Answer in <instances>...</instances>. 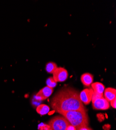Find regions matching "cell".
I'll return each mask as SVG.
<instances>
[{
  "instance_id": "obj_2",
  "label": "cell",
  "mask_w": 116,
  "mask_h": 130,
  "mask_svg": "<svg viewBox=\"0 0 116 130\" xmlns=\"http://www.w3.org/2000/svg\"><path fill=\"white\" fill-rule=\"evenodd\" d=\"M59 113L64 117L70 124L76 128L89 125V117L87 110H72Z\"/></svg>"
},
{
  "instance_id": "obj_3",
  "label": "cell",
  "mask_w": 116,
  "mask_h": 130,
  "mask_svg": "<svg viewBox=\"0 0 116 130\" xmlns=\"http://www.w3.org/2000/svg\"><path fill=\"white\" fill-rule=\"evenodd\" d=\"M48 125L51 130H66L70 123L63 116H56L51 119Z\"/></svg>"
},
{
  "instance_id": "obj_17",
  "label": "cell",
  "mask_w": 116,
  "mask_h": 130,
  "mask_svg": "<svg viewBox=\"0 0 116 130\" xmlns=\"http://www.w3.org/2000/svg\"><path fill=\"white\" fill-rule=\"evenodd\" d=\"M77 130H92L88 126H82L77 128Z\"/></svg>"
},
{
  "instance_id": "obj_4",
  "label": "cell",
  "mask_w": 116,
  "mask_h": 130,
  "mask_svg": "<svg viewBox=\"0 0 116 130\" xmlns=\"http://www.w3.org/2000/svg\"><path fill=\"white\" fill-rule=\"evenodd\" d=\"M54 80L56 82H62L65 81L68 77L67 70L62 67L57 68L53 73Z\"/></svg>"
},
{
  "instance_id": "obj_6",
  "label": "cell",
  "mask_w": 116,
  "mask_h": 130,
  "mask_svg": "<svg viewBox=\"0 0 116 130\" xmlns=\"http://www.w3.org/2000/svg\"><path fill=\"white\" fill-rule=\"evenodd\" d=\"M94 91L92 88L86 89L79 93V97L83 104L87 105L89 104L92 100Z\"/></svg>"
},
{
  "instance_id": "obj_11",
  "label": "cell",
  "mask_w": 116,
  "mask_h": 130,
  "mask_svg": "<svg viewBox=\"0 0 116 130\" xmlns=\"http://www.w3.org/2000/svg\"><path fill=\"white\" fill-rule=\"evenodd\" d=\"M37 112L40 115H45L47 114L50 111L49 107L45 104H41L37 106Z\"/></svg>"
},
{
  "instance_id": "obj_16",
  "label": "cell",
  "mask_w": 116,
  "mask_h": 130,
  "mask_svg": "<svg viewBox=\"0 0 116 130\" xmlns=\"http://www.w3.org/2000/svg\"><path fill=\"white\" fill-rule=\"evenodd\" d=\"M110 102V105L113 108H116V98L113 99V100H112Z\"/></svg>"
},
{
  "instance_id": "obj_18",
  "label": "cell",
  "mask_w": 116,
  "mask_h": 130,
  "mask_svg": "<svg viewBox=\"0 0 116 130\" xmlns=\"http://www.w3.org/2000/svg\"><path fill=\"white\" fill-rule=\"evenodd\" d=\"M66 130H77V128L72 125H71V124H70L66 128Z\"/></svg>"
},
{
  "instance_id": "obj_13",
  "label": "cell",
  "mask_w": 116,
  "mask_h": 130,
  "mask_svg": "<svg viewBox=\"0 0 116 130\" xmlns=\"http://www.w3.org/2000/svg\"><path fill=\"white\" fill-rule=\"evenodd\" d=\"M46 84L47 85V86H48V87L53 89H54L55 87H56L57 85V82L55 81L53 77H49L47 79Z\"/></svg>"
},
{
  "instance_id": "obj_5",
  "label": "cell",
  "mask_w": 116,
  "mask_h": 130,
  "mask_svg": "<svg viewBox=\"0 0 116 130\" xmlns=\"http://www.w3.org/2000/svg\"><path fill=\"white\" fill-rule=\"evenodd\" d=\"M92 106L95 110H107L110 108L109 102L104 97L92 101Z\"/></svg>"
},
{
  "instance_id": "obj_14",
  "label": "cell",
  "mask_w": 116,
  "mask_h": 130,
  "mask_svg": "<svg viewBox=\"0 0 116 130\" xmlns=\"http://www.w3.org/2000/svg\"><path fill=\"white\" fill-rule=\"evenodd\" d=\"M39 130H51L50 126L48 124H41L38 127Z\"/></svg>"
},
{
  "instance_id": "obj_8",
  "label": "cell",
  "mask_w": 116,
  "mask_h": 130,
  "mask_svg": "<svg viewBox=\"0 0 116 130\" xmlns=\"http://www.w3.org/2000/svg\"><path fill=\"white\" fill-rule=\"evenodd\" d=\"M104 98L110 102L116 98V90L115 89L108 88L105 89L104 92Z\"/></svg>"
},
{
  "instance_id": "obj_9",
  "label": "cell",
  "mask_w": 116,
  "mask_h": 130,
  "mask_svg": "<svg viewBox=\"0 0 116 130\" xmlns=\"http://www.w3.org/2000/svg\"><path fill=\"white\" fill-rule=\"evenodd\" d=\"M81 81L84 86H89L93 83V75L88 72L83 73L81 77Z\"/></svg>"
},
{
  "instance_id": "obj_10",
  "label": "cell",
  "mask_w": 116,
  "mask_h": 130,
  "mask_svg": "<svg viewBox=\"0 0 116 130\" xmlns=\"http://www.w3.org/2000/svg\"><path fill=\"white\" fill-rule=\"evenodd\" d=\"M92 89L94 93L98 94H103L105 89V86L100 82H95L91 84Z\"/></svg>"
},
{
  "instance_id": "obj_1",
  "label": "cell",
  "mask_w": 116,
  "mask_h": 130,
  "mask_svg": "<svg viewBox=\"0 0 116 130\" xmlns=\"http://www.w3.org/2000/svg\"><path fill=\"white\" fill-rule=\"evenodd\" d=\"M51 106L58 113L72 110H86L76 90L66 87L60 89L53 97Z\"/></svg>"
},
{
  "instance_id": "obj_7",
  "label": "cell",
  "mask_w": 116,
  "mask_h": 130,
  "mask_svg": "<svg viewBox=\"0 0 116 130\" xmlns=\"http://www.w3.org/2000/svg\"><path fill=\"white\" fill-rule=\"evenodd\" d=\"M53 92V89L46 86L45 87L41 89L36 94L35 97L38 101H43L51 96Z\"/></svg>"
},
{
  "instance_id": "obj_12",
  "label": "cell",
  "mask_w": 116,
  "mask_h": 130,
  "mask_svg": "<svg viewBox=\"0 0 116 130\" xmlns=\"http://www.w3.org/2000/svg\"><path fill=\"white\" fill-rule=\"evenodd\" d=\"M56 63L54 62H49L46 64L45 70L48 73H53L55 70L57 68Z\"/></svg>"
},
{
  "instance_id": "obj_15",
  "label": "cell",
  "mask_w": 116,
  "mask_h": 130,
  "mask_svg": "<svg viewBox=\"0 0 116 130\" xmlns=\"http://www.w3.org/2000/svg\"><path fill=\"white\" fill-rule=\"evenodd\" d=\"M103 97V94H98V93H96L94 92L92 101L95 100H96L98 98H101V97Z\"/></svg>"
}]
</instances>
